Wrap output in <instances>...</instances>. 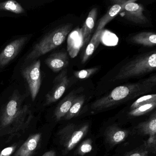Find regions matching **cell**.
<instances>
[{
    "label": "cell",
    "mask_w": 156,
    "mask_h": 156,
    "mask_svg": "<svg viewBox=\"0 0 156 156\" xmlns=\"http://www.w3.org/2000/svg\"><path fill=\"white\" fill-rule=\"evenodd\" d=\"M26 95L13 91L0 112V136L9 135L8 140L19 136L33 118L30 105H23Z\"/></svg>",
    "instance_id": "1"
},
{
    "label": "cell",
    "mask_w": 156,
    "mask_h": 156,
    "mask_svg": "<svg viewBox=\"0 0 156 156\" xmlns=\"http://www.w3.org/2000/svg\"><path fill=\"white\" fill-rule=\"evenodd\" d=\"M156 84L152 77L143 82L119 86L108 94L97 99L92 104L91 108L99 111L108 109L150 92Z\"/></svg>",
    "instance_id": "2"
},
{
    "label": "cell",
    "mask_w": 156,
    "mask_h": 156,
    "mask_svg": "<svg viewBox=\"0 0 156 156\" xmlns=\"http://www.w3.org/2000/svg\"><path fill=\"white\" fill-rule=\"evenodd\" d=\"M72 27V24L67 23L48 33L34 46L25 57L24 63L35 61L60 46L65 41Z\"/></svg>",
    "instance_id": "3"
},
{
    "label": "cell",
    "mask_w": 156,
    "mask_h": 156,
    "mask_svg": "<svg viewBox=\"0 0 156 156\" xmlns=\"http://www.w3.org/2000/svg\"><path fill=\"white\" fill-rule=\"evenodd\" d=\"M156 68V52L148 53L122 66L114 77V80H122L140 76L155 71Z\"/></svg>",
    "instance_id": "4"
},
{
    "label": "cell",
    "mask_w": 156,
    "mask_h": 156,
    "mask_svg": "<svg viewBox=\"0 0 156 156\" xmlns=\"http://www.w3.org/2000/svg\"><path fill=\"white\" fill-rule=\"evenodd\" d=\"M89 129L88 124H69L60 129L58 133L60 144L66 155L73 149L87 135Z\"/></svg>",
    "instance_id": "5"
},
{
    "label": "cell",
    "mask_w": 156,
    "mask_h": 156,
    "mask_svg": "<svg viewBox=\"0 0 156 156\" xmlns=\"http://www.w3.org/2000/svg\"><path fill=\"white\" fill-rule=\"evenodd\" d=\"M21 74L27 82L32 101L40 91L42 83L41 62L36 60L21 70Z\"/></svg>",
    "instance_id": "6"
},
{
    "label": "cell",
    "mask_w": 156,
    "mask_h": 156,
    "mask_svg": "<svg viewBox=\"0 0 156 156\" xmlns=\"http://www.w3.org/2000/svg\"><path fill=\"white\" fill-rule=\"evenodd\" d=\"M51 89L45 95L44 105L47 106L58 101L64 94L70 80L67 76V70H64L54 79Z\"/></svg>",
    "instance_id": "7"
},
{
    "label": "cell",
    "mask_w": 156,
    "mask_h": 156,
    "mask_svg": "<svg viewBox=\"0 0 156 156\" xmlns=\"http://www.w3.org/2000/svg\"><path fill=\"white\" fill-rule=\"evenodd\" d=\"M30 37L23 36L14 40L9 44L0 53V69L6 67L20 52Z\"/></svg>",
    "instance_id": "8"
},
{
    "label": "cell",
    "mask_w": 156,
    "mask_h": 156,
    "mask_svg": "<svg viewBox=\"0 0 156 156\" xmlns=\"http://www.w3.org/2000/svg\"><path fill=\"white\" fill-rule=\"evenodd\" d=\"M136 0L127 4L122 12L126 19L136 24H145L148 22L147 18L143 14V6L136 3Z\"/></svg>",
    "instance_id": "9"
},
{
    "label": "cell",
    "mask_w": 156,
    "mask_h": 156,
    "mask_svg": "<svg viewBox=\"0 0 156 156\" xmlns=\"http://www.w3.org/2000/svg\"><path fill=\"white\" fill-rule=\"evenodd\" d=\"M133 0H117L114 1V5L110 8L105 14L98 21L96 32L102 30L107 23L114 19L119 12L124 9L125 6Z\"/></svg>",
    "instance_id": "10"
},
{
    "label": "cell",
    "mask_w": 156,
    "mask_h": 156,
    "mask_svg": "<svg viewBox=\"0 0 156 156\" xmlns=\"http://www.w3.org/2000/svg\"><path fill=\"white\" fill-rule=\"evenodd\" d=\"M42 134L31 135L14 153L13 156H33L41 141Z\"/></svg>",
    "instance_id": "11"
},
{
    "label": "cell",
    "mask_w": 156,
    "mask_h": 156,
    "mask_svg": "<svg viewBox=\"0 0 156 156\" xmlns=\"http://www.w3.org/2000/svg\"><path fill=\"white\" fill-rule=\"evenodd\" d=\"M129 134L128 130L123 129L117 125H113L106 129L104 135L106 142L110 146H114L124 141Z\"/></svg>",
    "instance_id": "12"
},
{
    "label": "cell",
    "mask_w": 156,
    "mask_h": 156,
    "mask_svg": "<svg viewBox=\"0 0 156 156\" xmlns=\"http://www.w3.org/2000/svg\"><path fill=\"white\" fill-rule=\"evenodd\" d=\"M84 45L82 28H77L68 34L67 51L72 58L76 57Z\"/></svg>",
    "instance_id": "13"
},
{
    "label": "cell",
    "mask_w": 156,
    "mask_h": 156,
    "mask_svg": "<svg viewBox=\"0 0 156 156\" xmlns=\"http://www.w3.org/2000/svg\"><path fill=\"white\" fill-rule=\"evenodd\" d=\"M45 63L54 73H58L64 69L69 65L67 53L59 51L51 55L45 60Z\"/></svg>",
    "instance_id": "14"
},
{
    "label": "cell",
    "mask_w": 156,
    "mask_h": 156,
    "mask_svg": "<svg viewBox=\"0 0 156 156\" xmlns=\"http://www.w3.org/2000/svg\"><path fill=\"white\" fill-rule=\"evenodd\" d=\"M76 96L75 92L73 91L66 96L58 104L54 111L55 118L56 121H60L63 119L70 110Z\"/></svg>",
    "instance_id": "15"
},
{
    "label": "cell",
    "mask_w": 156,
    "mask_h": 156,
    "mask_svg": "<svg viewBox=\"0 0 156 156\" xmlns=\"http://www.w3.org/2000/svg\"><path fill=\"white\" fill-rule=\"evenodd\" d=\"M97 13L96 8L92 9L89 12L83 25L81 28L83 37L84 45L87 44L90 40L91 34L94 27Z\"/></svg>",
    "instance_id": "16"
},
{
    "label": "cell",
    "mask_w": 156,
    "mask_h": 156,
    "mask_svg": "<svg viewBox=\"0 0 156 156\" xmlns=\"http://www.w3.org/2000/svg\"><path fill=\"white\" fill-rule=\"evenodd\" d=\"M137 133L142 135L156 136V115L154 112L149 118L144 122H141L136 127Z\"/></svg>",
    "instance_id": "17"
},
{
    "label": "cell",
    "mask_w": 156,
    "mask_h": 156,
    "mask_svg": "<svg viewBox=\"0 0 156 156\" xmlns=\"http://www.w3.org/2000/svg\"><path fill=\"white\" fill-rule=\"evenodd\" d=\"M134 43L146 46H155L156 44V35L151 32H143L135 34L131 38Z\"/></svg>",
    "instance_id": "18"
},
{
    "label": "cell",
    "mask_w": 156,
    "mask_h": 156,
    "mask_svg": "<svg viewBox=\"0 0 156 156\" xmlns=\"http://www.w3.org/2000/svg\"><path fill=\"white\" fill-rule=\"evenodd\" d=\"M102 32L103 30L96 32L95 33L91 38L82 58V63H85L88 60L89 57L93 55L96 49L100 44L102 41L101 37Z\"/></svg>",
    "instance_id": "19"
},
{
    "label": "cell",
    "mask_w": 156,
    "mask_h": 156,
    "mask_svg": "<svg viewBox=\"0 0 156 156\" xmlns=\"http://www.w3.org/2000/svg\"><path fill=\"white\" fill-rule=\"evenodd\" d=\"M85 100V98L84 96L81 95L76 96L70 110L64 117L63 119L64 120H70L77 116L79 115L84 104Z\"/></svg>",
    "instance_id": "20"
},
{
    "label": "cell",
    "mask_w": 156,
    "mask_h": 156,
    "mask_svg": "<svg viewBox=\"0 0 156 156\" xmlns=\"http://www.w3.org/2000/svg\"><path fill=\"white\" fill-rule=\"evenodd\" d=\"M0 11L10 12L15 14H23L25 11L23 7L13 0L0 2Z\"/></svg>",
    "instance_id": "21"
},
{
    "label": "cell",
    "mask_w": 156,
    "mask_h": 156,
    "mask_svg": "<svg viewBox=\"0 0 156 156\" xmlns=\"http://www.w3.org/2000/svg\"><path fill=\"white\" fill-rule=\"evenodd\" d=\"M156 107V102L143 105L129 111L128 115L130 117H137L143 115L152 111Z\"/></svg>",
    "instance_id": "22"
},
{
    "label": "cell",
    "mask_w": 156,
    "mask_h": 156,
    "mask_svg": "<svg viewBox=\"0 0 156 156\" xmlns=\"http://www.w3.org/2000/svg\"><path fill=\"white\" fill-rule=\"evenodd\" d=\"M156 102V94L146 95L142 96L136 100L130 107V110L135 109L140 106Z\"/></svg>",
    "instance_id": "23"
},
{
    "label": "cell",
    "mask_w": 156,
    "mask_h": 156,
    "mask_svg": "<svg viewBox=\"0 0 156 156\" xmlns=\"http://www.w3.org/2000/svg\"><path fill=\"white\" fill-rule=\"evenodd\" d=\"M93 149V140L91 139L88 138L82 142L78 148L76 153L80 156H84L87 153L91 152Z\"/></svg>",
    "instance_id": "24"
},
{
    "label": "cell",
    "mask_w": 156,
    "mask_h": 156,
    "mask_svg": "<svg viewBox=\"0 0 156 156\" xmlns=\"http://www.w3.org/2000/svg\"><path fill=\"white\" fill-rule=\"evenodd\" d=\"M98 67H93L74 72V75L76 78L83 79L89 78L98 71Z\"/></svg>",
    "instance_id": "25"
},
{
    "label": "cell",
    "mask_w": 156,
    "mask_h": 156,
    "mask_svg": "<svg viewBox=\"0 0 156 156\" xmlns=\"http://www.w3.org/2000/svg\"><path fill=\"white\" fill-rule=\"evenodd\" d=\"M143 147L150 153H156V136H151L144 141Z\"/></svg>",
    "instance_id": "26"
},
{
    "label": "cell",
    "mask_w": 156,
    "mask_h": 156,
    "mask_svg": "<svg viewBox=\"0 0 156 156\" xmlns=\"http://www.w3.org/2000/svg\"><path fill=\"white\" fill-rule=\"evenodd\" d=\"M150 153V152L142 146L141 148L130 151L124 156H149Z\"/></svg>",
    "instance_id": "27"
},
{
    "label": "cell",
    "mask_w": 156,
    "mask_h": 156,
    "mask_svg": "<svg viewBox=\"0 0 156 156\" xmlns=\"http://www.w3.org/2000/svg\"><path fill=\"white\" fill-rule=\"evenodd\" d=\"M18 145L14 144L10 147L5 148L0 152V156H11L15 151Z\"/></svg>",
    "instance_id": "28"
},
{
    "label": "cell",
    "mask_w": 156,
    "mask_h": 156,
    "mask_svg": "<svg viewBox=\"0 0 156 156\" xmlns=\"http://www.w3.org/2000/svg\"><path fill=\"white\" fill-rule=\"evenodd\" d=\"M42 156H56V152L54 150L49 151L45 152Z\"/></svg>",
    "instance_id": "29"
}]
</instances>
